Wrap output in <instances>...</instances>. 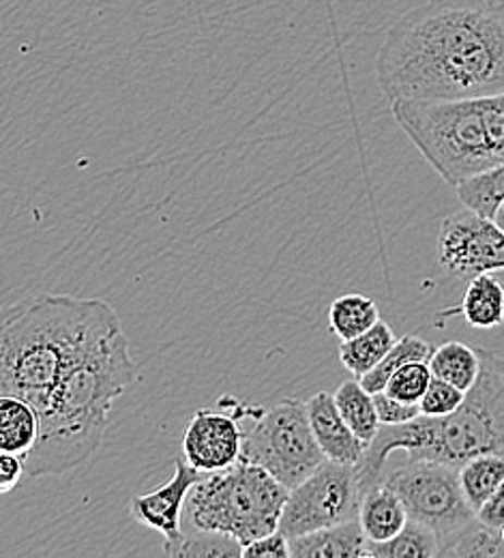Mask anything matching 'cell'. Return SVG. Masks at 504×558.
Masks as SVG:
<instances>
[{
    "instance_id": "1",
    "label": "cell",
    "mask_w": 504,
    "mask_h": 558,
    "mask_svg": "<svg viewBox=\"0 0 504 558\" xmlns=\"http://www.w3.org/2000/svg\"><path fill=\"white\" fill-rule=\"evenodd\" d=\"M389 101H446L504 90V0H428L389 26L376 54Z\"/></svg>"
},
{
    "instance_id": "2",
    "label": "cell",
    "mask_w": 504,
    "mask_h": 558,
    "mask_svg": "<svg viewBox=\"0 0 504 558\" xmlns=\"http://www.w3.org/2000/svg\"><path fill=\"white\" fill-rule=\"evenodd\" d=\"M121 329L103 299L41 294L9 307L0 329V396L41 411L73 365Z\"/></svg>"
},
{
    "instance_id": "3",
    "label": "cell",
    "mask_w": 504,
    "mask_h": 558,
    "mask_svg": "<svg viewBox=\"0 0 504 558\" xmlns=\"http://www.w3.org/2000/svg\"><path fill=\"white\" fill-rule=\"evenodd\" d=\"M138 380V365L121 329L77 361L39 411L41 432L24 458L26 475H65L101 447L116 398Z\"/></svg>"
},
{
    "instance_id": "4",
    "label": "cell",
    "mask_w": 504,
    "mask_h": 558,
    "mask_svg": "<svg viewBox=\"0 0 504 558\" xmlns=\"http://www.w3.org/2000/svg\"><path fill=\"white\" fill-rule=\"evenodd\" d=\"M481 350V374L464 404L444 417L419 415L402 425H382L359 466L360 489L382 484L395 451L462 469L483 453L504 456V356Z\"/></svg>"
},
{
    "instance_id": "5",
    "label": "cell",
    "mask_w": 504,
    "mask_h": 558,
    "mask_svg": "<svg viewBox=\"0 0 504 558\" xmlns=\"http://www.w3.org/2000/svg\"><path fill=\"white\" fill-rule=\"evenodd\" d=\"M402 132L453 187L504 161V90L446 101H391Z\"/></svg>"
},
{
    "instance_id": "6",
    "label": "cell",
    "mask_w": 504,
    "mask_h": 558,
    "mask_svg": "<svg viewBox=\"0 0 504 558\" xmlns=\"http://www.w3.org/2000/svg\"><path fill=\"white\" fill-rule=\"evenodd\" d=\"M288 494L290 488L267 469L238 460L207 473L192 489L187 511L194 529L225 533L245 548L280 531Z\"/></svg>"
},
{
    "instance_id": "7",
    "label": "cell",
    "mask_w": 504,
    "mask_h": 558,
    "mask_svg": "<svg viewBox=\"0 0 504 558\" xmlns=\"http://www.w3.org/2000/svg\"><path fill=\"white\" fill-rule=\"evenodd\" d=\"M243 423L241 460L267 469L286 488L307 480L327 458L314 436L307 402L282 400L271 409L221 398Z\"/></svg>"
},
{
    "instance_id": "8",
    "label": "cell",
    "mask_w": 504,
    "mask_h": 558,
    "mask_svg": "<svg viewBox=\"0 0 504 558\" xmlns=\"http://www.w3.org/2000/svg\"><path fill=\"white\" fill-rule=\"evenodd\" d=\"M382 482L397 492L413 520L435 531L440 537V557L477 522V511L464 494L457 466L408 460L386 471Z\"/></svg>"
},
{
    "instance_id": "9",
    "label": "cell",
    "mask_w": 504,
    "mask_h": 558,
    "mask_svg": "<svg viewBox=\"0 0 504 558\" xmlns=\"http://www.w3.org/2000/svg\"><path fill=\"white\" fill-rule=\"evenodd\" d=\"M359 469L324 460L307 480L290 489L280 531L296 539L322 529L359 520Z\"/></svg>"
},
{
    "instance_id": "10",
    "label": "cell",
    "mask_w": 504,
    "mask_h": 558,
    "mask_svg": "<svg viewBox=\"0 0 504 558\" xmlns=\"http://www.w3.org/2000/svg\"><path fill=\"white\" fill-rule=\"evenodd\" d=\"M438 267L453 278L472 279L504 269V230L477 210L451 213L438 234Z\"/></svg>"
},
{
    "instance_id": "11",
    "label": "cell",
    "mask_w": 504,
    "mask_h": 558,
    "mask_svg": "<svg viewBox=\"0 0 504 558\" xmlns=\"http://www.w3.org/2000/svg\"><path fill=\"white\" fill-rule=\"evenodd\" d=\"M205 477L185 458L174 460V475L159 488L136 496L132 500V518L150 531L163 535V553L174 557L185 542L183 533V509L189 500L192 489Z\"/></svg>"
},
{
    "instance_id": "12",
    "label": "cell",
    "mask_w": 504,
    "mask_h": 558,
    "mask_svg": "<svg viewBox=\"0 0 504 558\" xmlns=\"http://www.w3.org/2000/svg\"><path fill=\"white\" fill-rule=\"evenodd\" d=\"M219 407L221 411H196L183 434V458L205 475L236 464L243 453L241 418L232 409Z\"/></svg>"
},
{
    "instance_id": "13",
    "label": "cell",
    "mask_w": 504,
    "mask_h": 558,
    "mask_svg": "<svg viewBox=\"0 0 504 558\" xmlns=\"http://www.w3.org/2000/svg\"><path fill=\"white\" fill-rule=\"evenodd\" d=\"M307 415L314 436L327 460L359 466L367 445L353 432L346 418L342 417L335 402V393L320 391L314 398H309Z\"/></svg>"
},
{
    "instance_id": "14",
    "label": "cell",
    "mask_w": 504,
    "mask_h": 558,
    "mask_svg": "<svg viewBox=\"0 0 504 558\" xmlns=\"http://www.w3.org/2000/svg\"><path fill=\"white\" fill-rule=\"evenodd\" d=\"M410 515L397 492L384 482L367 489L360 498L359 522L369 544H384L393 539L406 524Z\"/></svg>"
},
{
    "instance_id": "15",
    "label": "cell",
    "mask_w": 504,
    "mask_h": 558,
    "mask_svg": "<svg viewBox=\"0 0 504 558\" xmlns=\"http://www.w3.org/2000/svg\"><path fill=\"white\" fill-rule=\"evenodd\" d=\"M290 548L294 558H369V539L359 520L290 539Z\"/></svg>"
},
{
    "instance_id": "16",
    "label": "cell",
    "mask_w": 504,
    "mask_h": 558,
    "mask_svg": "<svg viewBox=\"0 0 504 558\" xmlns=\"http://www.w3.org/2000/svg\"><path fill=\"white\" fill-rule=\"evenodd\" d=\"M39 411L22 398L0 396V453L26 458L39 440Z\"/></svg>"
},
{
    "instance_id": "17",
    "label": "cell",
    "mask_w": 504,
    "mask_h": 558,
    "mask_svg": "<svg viewBox=\"0 0 504 558\" xmlns=\"http://www.w3.org/2000/svg\"><path fill=\"white\" fill-rule=\"evenodd\" d=\"M459 312L475 329H494L504 323V288L492 274L468 281Z\"/></svg>"
},
{
    "instance_id": "18",
    "label": "cell",
    "mask_w": 504,
    "mask_h": 558,
    "mask_svg": "<svg viewBox=\"0 0 504 558\" xmlns=\"http://www.w3.org/2000/svg\"><path fill=\"white\" fill-rule=\"evenodd\" d=\"M395 344H397V338L393 329L380 320L357 338L344 340L340 344V361L355 378H362L391 352Z\"/></svg>"
},
{
    "instance_id": "19",
    "label": "cell",
    "mask_w": 504,
    "mask_h": 558,
    "mask_svg": "<svg viewBox=\"0 0 504 558\" xmlns=\"http://www.w3.org/2000/svg\"><path fill=\"white\" fill-rule=\"evenodd\" d=\"M481 350L472 349L464 342H446L433 350L430 359L433 376L442 378L466 393L475 387L481 374Z\"/></svg>"
},
{
    "instance_id": "20",
    "label": "cell",
    "mask_w": 504,
    "mask_h": 558,
    "mask_svg": "<svg viewBox=\"0 0 504 558\" xmlns=\"http://www.w3.org/2000/svg\"><path fill=\"white\" fill-rule=\"evenodd\" d=\"M335 402L342 417L346 418L353 432L369 447L382 427L373 393H369L357 378L340 385L335 391Z\"/></svg>"
},
{
    "instance_id": "21",
    "label": "cell",
    "mask_w": 504,
    "mask_h": 558,
    "mask_svg": "<svg viewBox=\"0 0 504 558\" xmlns=\"http://www.w3.org/2000/svg\"><path fill=\"white\" fill-rule=\"evenodd\" d=\"M376 323H380V310L365 294L337 296L329 307V327L342 342L365 333Z\"/></svg>"
},
{
    "instance_id": "22",
    "label": "cell",
    "mask_w": 504,
    "mask_h": 558,
    "mask_svg": "<svg viewBox=\"0 0 504 558\" xmlns=\"http://www.w3.org/2000/svg\"><path fill=\"white\" fill-rule=\"evenodd\" d=\"M440 557V537L428 524L408 520V524L384 544H369V558Z\"/></svg>"
},
{
    "instance_id": "23",
    "label": "cell",
    "mask_w": 504,
    "mask_h": 558,
    "mask_svg": "<svg viewBox=\"0 0 504 558\" xmlns=\"http://www.w3.org/2000/svg\"><path fill=\"white\" fill-rule=\"evenodd\" d=\"M459 480L468 502L475 511H479L485 500L504 484V456L483 453L468 460L459 469Z\"/></svg>"
},
{
    "instance_id": "24",
    "label": "cell",
    "mask_w": 504,
    "mask_h": 558,
    "mask_svg": "<svg viewBox=\"0 0 504 558\" xmlns=\"http://www.w3.org/2000/svg\"><path fill=\"white\" fill-rule=\"evenodd\" d=\"M433 347L430 342L417 338V336H402L397 340V344L391 349V352L362 378H359L360 385L369 391V393H380L386 389L391 376L404 367L406 363L413 361H430L433 354Z\"/></svg>"
},
{
    "instance_id": "25",
    "label": "cell",
    "mask_w": 504,
    "mask_h": 558,
    "mask_svg": "<svg viewBox=\"0 0 504 558\" xmlns=\"http://www.w3.org/2000/svg\"><path fill=\"white\" fill-rule=\"evenodd\" d=\"M455 192L464 207L477 210L485 217H494L504 201V161L475 179L459 183Z\"/></svg>"
},
{
    "instance_id": "26",
    "label": "cell",
    "mask_w": 504,
    "mask_h": 558,
    "mask_svg": "<svg viewBox=\"0 0 504 558\" xmlns=\"http://www.w3.org/2000/svg\"><path fill=\"white\" fill-rule=\"evenodd\" d=\"M432 380L433 372L430 361H413V363H406L404 367H399L391 376L384 391L406 404H421Z\"/></svg>"
},
{
    "instance_id": "27",
    "label": "cell",
    "mask_w": 504,
    "mask_h": 558,
    "mask_svg": "<svg viewBox=\"0 0 504 558\" xmlns=\"http://www.w3.org/2000/svg\"><path fill=\"white\" fill-rule=\"evenodd\" d=\"M442 557L504 558L503 531H494L477 520Z\"/></svg>"
},
{
    "instance_id": "28",
    "label": "cell",
    "mask_w": 504,
    "mask_h": 558,
    "mask_svg": "<svg viewBox=\"0 0 504 558\" xmlns=\"http://www.w3.org/2000/svg\"><path fill=\"white\" fill-rule=\"evenodd\" d=\"M223 558V557H243V546L225 535V533H217V531H198L194 535H187L183 546L179 548V553L174 558Z\"/></svg>"
},
{
    "instance_id": "29",
    "label": "cell",
    "mask_w": 504,
    "mask_h": 558,
    "mask_svg": "<svg viewBox=\"0 0 504 558\" xmlns=\"http://www.w3.org/2000/svg\"><path fill=\"white\" fill-rule=\"evenodd\" d=\"M466 400V391L442 380V378H435L433 376L423 400H421V415H428V417H444V415H451L455 413Z\"/></svg>"
},
{
    "instance_id": "30",
    "label": "cell",
    "mask_w": 504,
    "mask_h": 558,
    "mask_svg": "<svg viewBox=\"0 0 504 558\" xmlns=\"http://www.w3.org/2000/svg\"><path fill=\"white\" fill-rule=\"evenodd\" d=\"M373 400H376L378 417L382 425H402V423H408L421 415L419 404H406V402L389 396L386 391L373 393Z\"/></svg>"
},
{
    "instance_id": "31",
    "label": "cell",
    "mask_w": 504,
    "mask_h": 558,
    "mask_svg": "<svg viewBox=\"0 0 504 558\" xmlns=\"http://www.w3.org/2000/svg\"><path fill=\"white\" fill-rule=\"evenodd\" d=\"M292 557L290 539L282 533H269L243 548V558H288Z\"/></svg>"
},
{
    "instance_id": "32",
    "label": "cell",
    "mask_w": 504,
    "mask_h": 558,
    "mask_svg": "<svg viewBox=\"0 0 504 558\" xmlns=\"http://www.w3.org/2000/svg\"><path fill=\"white\" fill-rule=\"evenodd\" d=\"M24 473H26L24 458L13 453H2L0 456V492L9 494L17 488Z\"/></svg>"
},
{
    "instance_id": "33",
    "label": "cell",
    "mask_w": 504,
    "mask_h": 558,
    "mask_svg": "<svg viewBox=\"0 0 504 558\" xmlns=\"http://www.w3.org/2000/svg\"><path fill=\"white\" fill-rule=\"evenodd\" d=\"M477 520L494 531H503L504 529V484L496 489L485 505L477 511Z\"/></svg>"
},
{
    "instance_id": "34",
    "label": "cell",
    "mask_w": 504,
    "mask_h": 558,
    "mask_svg": "<svg viewBox=\"0 0 504 558\" xmlns=\"http://www.w3.org/2000/svg\"><path fill=\"white\" fill-rule=\"evenodd\" d=\"M492 219H494V221H496V223H499V226L504 230V201L501 203V207L496 209V213H494V217H492Z\"/></svg>"
},
{
    "instance_id": "35",
    "label": "cell",
    "mask_w": 504,
    "mask_h": 558,
    "mask_svg": "<svg viewBox=\"0 0 504 558\" xmlns=\"http://www.w3.org/2000/svg\"><path fill=\"white\" fill-rule=\"evenodd\" d=\"M503 537H504V529H503Z\"/></svg>"
},
{
    "instance_id": "36",
    "label": "cell",
    "mask_w": 504,
    "mask_h": 558,
    "mask_svg": "<svg viewBox=\"0 0 504 558\" xmlns=\"http://www.w3.org/2000/svg\"><path fill=\"white\" fill-rule=\"evenodd\" d=\"M503 325H504V323H503Z\"/></svg>"
}]
</instances>
